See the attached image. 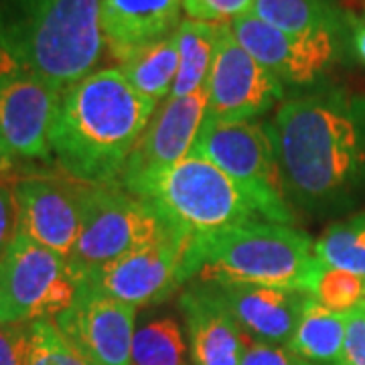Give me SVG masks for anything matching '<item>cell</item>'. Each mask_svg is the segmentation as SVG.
Listing matches in <instances>:
<instances>
[{
    "mask_svg": "<svg viewBox=\"0 0 365 365\" xmlns=\"http://www.w3.org/2000/svg\"><path fill=\"white\" fill-rule=\"evenodd\" d=\"M287 199L311 213L353 207L365 195V93L317 88L268 122Z\"/></svg>",
    "mask_w": 365,
    "mask_h": 365,
    "instance_id": "cell-1",
    "label": "cell"
},
{
    "mask_svg": "<svg viewBox=\"0 0 365 365\" xmlns=\"http://www.w3.org/2000/svg\"><path fill=\"white\" fill-rule=\"evenodd\" d=\"M157 106L118 67L91 71L61 96L49 134L51 158L73 181L114 185Z\"/></svg>",
    "mask_w": 365,
    "mask_h": 365,
    "instance_id": "cell-2",
    "label": "cell"
},
{
    "mask_svg": "<svg viewBox=\"0 0 365 365\" xmlns=\"http://www.w3.org/2000/svg\"><path fill=\"white\" fill-rule=\"evenodd\" d=\"M102 0H0V73H29L67 90L104 51Z\"/></svg>",
    "mask_w": 365,
    "mask_h": 365,
    "instance_id": "cell-3",
    "label": "cell"
},
{
    "mask_svg": "<svg viewBox=\"0 0 365 365\" xmlns=\"http://www.w3.org/2000/svg\"><path fill=\"white\" fill-rule=\"evenodd\" d=\"M323 270L311 235L292 225L258 220L191 237L181 284H256L314 297Z\"/></svg>",
    "mask_w": 365,
    "mask_h": 365,
    "instance_id": "cell-4",
    "label": "cell"
},
{
    "mask_svg": "<svg viewBox=\"0 0 365 365\" xmlns=\"http://www.w3.org/2000/svg\"><path fill=\"white\" fill-rule=\"evenodd\" d=\"M78 199L79 234L67 258L78 284L108 264L175 230L148 199L134 195L120 182L88 185L78 181Z\"/></svg>",
    "mask_w": 365,
    "mask_h": 365,
    "instance_id": "cell-5",
    "label": "cell"
},
{
    "mask_svg": "<svg viewBox=\"0 0 365 365\" xmlns=\"http://www.w3.org/2000/svg\"><path fill=\"white\" fill-rule=\"evenodd\" d=\"M177 232L195 237L264 220L256 205L222 169L189 155L148 182L140 195Z\"/></svg>",
    "mask_w": 365,
    "mask_h": 365,
    "instance_id": "cell-6",
    "label": "cell"
},
{
    "mask_svg": "<svg viewBox=\"0 0 365 365\" xmlns=\"http://www.w3.org/2000/svg\"><path fill=\"white\" fill-rule=\"evenodd\" d=\"M191 155L207 158L252 199L266 222H294L268 122H222L207 116Z\"/></svg>",
    "mask_w": 365,
    "mask_h": 365,
    "instance_id": "cell-7",
    "label": "cell"
},
{
    "mask_svg": "<svg viewBox=\"0 0 365 365\" xmlns=\"http://www.w3.org/2000/svg\"><path fill=\"white\" fill-rule=\"evenodd\" d=\"M63 256L16 232L0 258V323L55 319L78 297Z\"/></svg>",
    "mask_w": 365,
    "mask_h": 365,
    "instance_id": "cell-8",
    "label": "cell"
},
{
    "mask_svg": "<svg viewBox=\"0 0 365 365\" xmlns=\"http://www.w3.org/2000/svg\"><path fill=\"white\" fill-rule=\"evenodd\" d=\"M353 26V25H351ZM232 33L237 43L282 86L311 88L335 66L345 51L349 31H321L311 35H290L260 21L252 13L232 21Z\"/></svg>",
    "mask_w": 365,
    "mask_h": 365,
    "instance_id": "cell-9",
    "label": "cell"
},
{
    "mask_svg": "<svg viewBox=\"0 0 365 365\" xmlns=\"http://www.w3.org/2000/svg\"><path fill=\"white\" fill-rule=\"evenodd\" d=\"M205 91L207 116L222 122L256 120L284 98L280 79L237 43L230 25H222Z\"/></svg>",
    "mask_w": 365,
    "mask_h": 365,
    "instance_id": "cell-10",
    "label": "cell"
},
{
    "mask_svg": "<svg viewBox=\"0 0 365 365\" xmlns=\"http://www.w3.org/2000/svg\"><path fill=\"white\" fill-rule=\"evenodd\" d=\"M205 118V90L185 98H167V102L150 118L118 182L134 195H140L153 179L191 155Z\"/></svg>",
    "mask_w": 365,
    "mask_h": 365,
    "instance_id": "cell-11",
    "label": "cell"
},
{
    "mask_svg": "<svg viewBox=\"0 0 365 365\" xmlns=\"http://www.w3.org/2000/svg\"><path fill=\"white\" fill-rule=\"evenodd\" d=\"M189 235L169 230L153 244L93 272L81 284L134 309L160 302L181 284V270Z\"/></svg>",
    "mask_w": 365,
    "mask_h": 365,
    "instance_id": "cell-12",
    "label": "cell"
},
{
    "mask_svg": "<svg viewBox=\"0 0 365 365\" xmlns=\"http://www.w3.org/2000/svg\"><path fill=\"white\" fill-rule=\"evenodd\" d=\"M136 311L126 302L79 284L73 304L57 314L53 323L96 365H130Z\"/></svg>",
    "mask_w": 365,
    "mask_h": 365,
    "instance_id": "cell-13",
    "label": "cell"
},
{
    "mask_svg": "<svg viewBox=\"0 0 365 365\" xmlns=\"http://www.w3.org/2000/svg\"><path fill=\"white\" fill-rule=\"evenodd\" d=\"M19 232L69 258L79 234L78 181L26 175L13 182Z\"/></svg>",
    "mask_w": 365,
    "mask_h": 365,
    "instance_id": "cell-14",
    "label": "cell"
},
{
    "mask_svg": "<svg viewBox=\"0 0 365 365\" xmlns=\"http://www.w3.org/2000/svg\"><path fill=\"white\" fill-rule=\"evenodd\" d=\"M66 90L29 73H0V132L16 158H51L49 134Z\"/></svg>",
    "mask_w": 365,
    "mask_h": 365,
    "instance_id": "cell-15",
    "label": "cell"
},
{
    "mask_svg": "<svg viewBox=\"0 0 365 365\" xmlns=\"http://www.w3.org/2000/svg\"><path fill=\"white\" fill-rule=\"evenodd\" d=\"M191 365H240L250 337L211 284L189 282L179 294Z\"/></svg>",
    "mask_w": 365,
    "mask_h": 365,
    "instance_id": "cell-16",
    "label": "cell"
},
{
    "mask_svg": "<svg viewBox=\"0 0 365 365\" xmlns=\"http://www.w3.org/2000/svg\"><path fill=\"white\" fill-rule=\"evenodd\" d=\"M250 341L287 345L311 294L256 284H211Z\"/></svg>",
    "mask_w": 365,
    "mask_h": 365,
    "instance_id": "cell-17",
    "label": "cell"
},
{
    "mask_svg": "<svg viewBox=\"0 0 365 365\" xmlns=\"http://www.w3.org/2000/svg\"><path fill=\"white\" fill-rule=\"evenodd\" d=\"M182 0H102L100 21L118 59L138 47L170 37L181 25Z\"/></svg>",
    "mask_w": 365,
    "mask_h": 365,
    "instance_id": "cell-18",
    "label": "cell"
},
{
    "mask_svg": "<svg viewBox=\"0 0 365 365\" xmlns=\"http://www.w3.org/2000/svg\"><path fill=\"white\" fill-rule=\"evenodd\" d=\"M220 33L222 25L182 19L181 25L173 33L179 51V71L169 98H185L205 90L217 51Z\"/></svg>",
    "mask_w": 365,
    "mask_h": 365,
    "instance_id": "cell-19",
    "label": "cell"
},
{
    "mask_svg": "<svg viewBox=\"0 0 365 365\" xmlns=\"http://www.w3.org/2000/svg\"><path fill=\"white\" fill-rule=\"evenodd\" d=\"M250 13L278 31L311 35L321 31H349L351 16L335 0H254Z\"/></svg>",
    "mask_w": 365,
    "mask_h": 365,
    "instance_id": "cell-20",
    "label": "cell"
},
{
    "mask_svg": "<svg viewBox=\"0 0 365 365\" xmlns=\"http://www.w3.org/2000/svg\"><path fill=\"white\" fill-rule=\"evenodd\" d=\"M118 61V69L144 98L155 100L157 104L163 98H169L179 71V51L175 35L128 51Z\"/></svg>",
    "mask_w": 365,
    "mask_h": 365,
    "instance_id": "cell-21",
    "label": "cell"
},
{
    "mask_svg": "<svg viewBox=\"0 0 365 365\" xmlns=\"http://www.w3.org/2000/svg\"><path fill=\"white\" fill-rule=\"evenodd\" d=\"M347 314L331 313L314 297L304 307L299 327L287 343L288 349L319 365H333L345 341Z\"/></svg>",
    "mask_w": 365,
    "mask_h": 365,
    "instance_id": "cell-22",
    "label": "cell"
},
{
    "mask_svg": "<svg viewBox=\"0 0 365 365\" xmlns=\"http://www.w3.org/2000/svg\"><path fill=\"white\" fill-rule=\"evenodd\" d=\"M314 254L323 266L365 278V211L331 223L314 240Z\"/></svg>",
    "mask_w": 365,
    "mask_h": 365,
    "instance_id": "cell-23",
    "label": "cell"
},
{
    "mask_svg": "<svg viewBox=\"0 0 365 365\" xmlns=\"http://www.w3.org/2000/svg\"><path fill=\"white\" fill-rule=\"evenodd\" d=\"M187 339L175 317L163 314L136 327L130 365H187Z\"/></svg>",
    "mask_w": 365,
    "mask_h": 365,
    "instance_id": "cell-24",
    "label": "cell"
},
{
    "mask_svg": "<svg viewBox=\"0 0 365 365\" xmlns=\"http://www.w3.org/2000/svg\"><path fill=\"white\" fill-rule=\"evenodd\" d=\"M29 365H96L59 333L53 319L31 323Z\"/></svg>",
    "mask_w": 365,
    "mask_h": 365,
    "instance_id": "cell-25",
    "label": "cell"
},
{
    "mask_svg": "<svg viewBox=\"0 0 365 365\" xmlns=\"http://www.w3.org/2000/svg\"><path fill=\"white\" fill-rule=\"evenodd\" d=\"M314 300L331 313L347 314L365 300V278L325 266L317 282Z\"/></svg>",
    "mask_w": 365,
    "mask_h": 365,
    "instance_id": "cell-26",
    "label": "cell"
},
{
    "mask_svg": "<svg viewBox=\"0 0 365 365\" xmlns=\"http://www.w3.org/2000/svg\"><path fill=\"white\" fill-rule=\"evenodd\" d=\"M254 0H182V9L193 21L230 25L242 14L252 11Z\"/></svg>",
    "mask_w": 365,
    "mask_h": 365,
    "instance_id": "cell-27",
    "label": "cell"
},
{
    "mask_svg": "<svg viewBox=\"0 0 365 365\" xmlns=\"http://www.w3.org/2000/svg\"><path fill=\"white\" fill-rule=\"evenodd\" d=\"M31 323H0V365H29Z\"/></svg>",
    "mask_w": 365,
    "mask_h": 365,
    "instance_id": "cell-28",
    "label": "cell"
},
{
    "mask_svg": "<svg viewBox=\"0 0 365 365\" xmlns=\"http://www.w3.org/2000/svg\"><path fill=\"white\" fill-rule=\"evenodd\" d=\"M333 365H365V300L347 313L343 349Z\"/></svg>",
    "mask_w": 365,
    "mask_h": 365,
    "instance_id": "cell-29",
    "label": "cell"
},
{
    "mask_svg": "<svg viewBox=\"0 0 365 365\" xmlns=\"http://www.w3.org/2000/svg\"><path fill=\"white\" fill-rule=\"evenodd\" d=\"M240 365H319L300 357L299 353L288 349L287 345H270L250 341L242 355Z\"/></svg>",
    "mask_w": 365,
    "mask_h": 365,
    "instance_id": "cell-30",
    "label": "cell"
},
{
    "mask_svg": "<svg viewBox=\"0 0 365 365\" xmlns=\"http://www.w3.org/2000/svg\"><path fill=\"white\" fill-rule=\"evenodd\" d=\"M16 232H19V220H16L13 185L0 181V258Z\"/></svg>",
    "mask_w": 365,
    "mask_h": 365,
    "instance_id": "cell-31",
    "label": "cell"
},
{
    "mask_svg": "<svg viewBox=\"0 0 365 365\" xmlns=\"http://www.w3.org/2000/svg\"><path fill=\"white\" fill-rule=\"evenodd\" d=\"M351 47L359 61L365 66V23H355L351 26Z\"/></svg>",
    "mask_w": 365,
    "mask_h": 365,
    "instance_id": "cell-32",
    "label": "cell"
},
{
    "mask_svg": "<svg viewBox=\"0 0 365 365\" xmlns=\"http://www.w3.org/2000/svg\"><path fill=\"white\" fill-rule=\"evenodd\" d=\"M14 167H16V157H14V153L11 150V146L6 144L4 136H2V132H0V177L9 175Z\"/></svg>",
    "mask_w": 365,
    "mask_h": 365,
    "instance_id": "cell-33",
    "label": "cell"
}]
</instances>
